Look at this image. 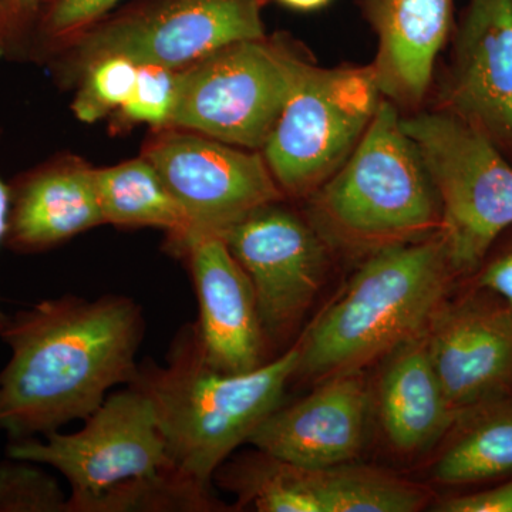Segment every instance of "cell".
I'll return each mask as SVG.
<instances>
[{"mask_svg":"<svg viewBox=\"0 0 512 512\" xmlns=\"http://www.w3.org/2000/svg\"><path fill=\"white\" fill-rule=\"evenodd\" d=\"M143 312L133 299L74 295L9 316L10 357L0 370V431L32 439L86 420L111 390L136 376Z\"/></svg>","mask_w":512,"mask_h":512,"instance_id":"1","label":"cell"},{"mask_svg":"<svg viewBox=\"0 0 512 512\" xmlns=\"http://www.w3.org/2000/svg\"><path fill=\"white\" fill-rule=\"evenodd\" d=\"M6 457L59 471L70 485L69 512L217 510L210 487L175 466L150 400L130 384L79 431L10 440Z\"/></svg>","mask_w":512,"mask_h":512,"instance_id":"2","label":"cell"},{"mask_svg":"<svg viewBox=\"0 0 512 512\" xmlns=\"http://www.w3.org/2000/svg\"><path fill=\"white\" fill-rule=\"evenodd\" d=\"M298 366L293 346L252 372H218L202 356L195 325H187L163 365L141 363L130 386L150 400L178 470L210 487L235 448L281 406Z\"/></svg>","mask_w":512,"mask_h":512,"instance_id":"3","label":"cell"},{"mask_svg":"<svg viewBox=\"0 0 512 512\" xmlns=\"http://www.w3.org/2000/svg\"><path fill=\"white\" fill-rule=\"evenodd\" d=\"M454 274L440 232L372 252L298 343V373L357 372L420 338Z\"/></svg>","mask_w":512,"mask_h":512,"instance_id":"4","label":"cell"},{"mask_svg":"<svg viewBox=\"0 0 512 512\" xmlns=\"http://www.w3.org/2000/svg\"><path fill=\"white\" fill-rule=\"evenodd\" d=\"M308 200L309 222L326 244L355 251L372 254L441 229L433 180L399 107L384 97L346 163Z\"/></svg>","mask_w":512,"mask_h":512,"instance_id":"5","label":"cell"},{"mask_svg":"<svg viewBox=\"0 0 512 512\" xmlns=\"http://www.w3.org/2000/svg\"><path fill=\"white\" fill-rule=\"evenodd\" d=\"M264 8L265 0H134L74 36L45 66L63 90L110 57L183 70L218 47L265 36Z\"/></svg>","mask_w":512,"mask_h":512,"instance_id":"6","label":"cell"},{"mask_svg":"<svg viewBox=\"0 0 512 512\" xmlns=\"http://www.w3.org/2000/svg\"><path fill=\"white\" fill-rule=\"evenodd\" d=\"M311 60L284 33L218 47L180 70L170 126L261 151Z\"/></svg>","mask_w":512,"mask_h":512,"instance_id":"7","label":"cell"},{"mask_svg":"<svg viewBox=\"0 0 512 512\" xmlns=\"http://www.w3.org/2000/svg\"><path fill=\"white\" fill-rule=\"evenodd\" d=\"M441 205L440 234L454 274L484 264L512 227V164L483 133L437 109L402 117Z\"/></svg>","mask_w":512,"mask_h":512,"instance_id":"8","label":"cell"},{"mask_svg":"<svg viewBox=\"0 0 512 512\" xmlns=\"http://www.w3.org/2000/svg\"><path fill=\"white\" fill-rule=\"evenodd\" d=\"M382 100L372 64H306L261 150L286 198L311 197L346 163Z\"/></svg>","mask_w":512,"mask_h":512,"instance_id":"9","label":"cell"},{"mask_svg":"<svg viewBox=\"0 0 512 512\" xmlns=\"http://www.w3.org/2000/svg\"><path fill=\"white\" fill-rule=\"evenodd\" d=\"M141 156L183 210L190 227L185 235L220 237L259 207L286 198L261 151L185 128H151Z\"/></svg>","mask_w":512,"mask_h":512,"instance_id":"10","label":"cell"},{"mask_svg":"<svg viewBox=\"0 0 512 512\" xmlns=\"http://www.w3.org/2000/svg\"><path fill=\"white\" fill-rule=\"evenodd\" d=\"M220 237L251 279L266 342H284L319 291L325 239L284 200L259 207Z\"/></svg>","mask_w":512,"mask_h":512,"instance_id":"11","label":"cell"},{"mask_svg":"<svg viewBox=\"0 0 512 512\" xmlns=\"http://www.w3.org/2000/svg\"><path fill=\"white\" fill-rule=\"evenodd\" d=\"M437 109L477 128L512 163V0H468Z\"/></svg>","mask_w":512,"mask_h":512,"instance_id":"12","label":"cell"},{"mask_svg":"<svg viewBox=\"0 0 512 512\" xmlns=\"http://www.w3.org/2000/svg\"><path fill=\"white\" fill-rule=\"evenodd\" d=\"M180 256L197 293L195 323L205 362L222 373H247L265 365L266 342L251 279L218 235L188 234L167 241Z\"/></svg>","mask_w":512,"mask_h":512,"instance_id":"13","label":"cell"},{"mask_svg":"<svg viewBox=\"0 0 512 512\" xmlns=\"http://www.w3.org/2000/svg\"><path fill=\"white\" fill-rule=\"evenodd\" d=\"M427 350L458 416L493 404L512 386V312L501 303L441 306L430 320Z\"/></svg>","mask_w":512,"mask_h":512,"instance_id":"14","label":"cell"},{"mask_svg":"<svg viewBox=\"0 0 512 512\" xmlns=\"http://www.w3.org/2000/svg\"><path fill=\"white\" fill-rule=\"evenodd\" d=\"M370 396L357 372L325 379L305 399L279 406L249 437L256 450L319 470L349 464L362 450Z\"/></svg>","mask_w":512,"mask_h":512,"instance_id":"15","label":"cell"},{"mask_svg":"<svg viewBox=\"0 0 512 512\" xmlns=\"http://www.w3.org/2000/svg\"><path fill=\"white\" fill-rule=\"evenodd\" d=\"M96 168L73 153L55 154L16 175L9 187L5 247L35 255L106 225L97 197Z\"/></svg>","mask_w":512,"mask_h":512,"instance_id":"16","label":"cell"},{"mask_svg":"<svg viewBox=\"0 0 512 512\" xmlns=\"http://www.w3.org/2000/svg\"><path fill=\"white\" fill-rule=\"evenodd\" d=\"M360 5L377 37L372 67L380 92L397 107L417 109L451 35L454 0H360Z\"/></svg>","mask_w":512,"mask_h":512,"instance_id":"17","label":"cell"},{"mask_svg":"<svg viewBox=\"0 0 512 512\" xmlns=\"http://www.w3.org/2000/svg\"><path fill=\"white\" fill-rule=\"evenodd\" d=\"M379 406L387 439L407 454L436 444L457 420L431 363L426 338L396 350L380 383Z\"/></svg>","mask_w":512,"mask_h":512,"instance_id":"18","label":"cell"},{"mask_svg":"<svg viewBox=\"0 0 512 512\" xmlns=\"http://www.w3.org/2000/svg\"><path fill=\"white\" fill-rule=\"evenodd\" d=\"M104 222L119 228H158L167 241L184 237L188 221L160 174L143 156L94 171Z\"/></svg>","mask_w":512,"mask_h":512,"instance_id":"19","label":"cell"},{"mask_svg":"<svg viewBox=\"0 0 512 512\" xmlns=\"http://www.w3.org/2000/svg\"><path fill=\"white\" fill-rule=\"evenodd\" d=\"M298 468L313 512H414L430 498L426 488L373 468Z\"/></svg>","mask_w":512,"mask_h":512,"instance_id":"20","label":"cell"},{"mask_svg":"<svg viewBox=\"0 0 512 512\" xmlns=\"http://www.w3.org/2000/svg\"><path fill=\"white\" fill-rule=\"evenodd\" d=\"M512 474V403L485 410L437 461L444 484H471Z\"/></svg>","mask_w":512,"mask_h":512,"instance_id":"21","label":"cell"},{"mask_svg":"<svg viewBox=\"0 0 512 512\" xmlns=\"http://www.w3.org/2000/svg\"><path fill=\"white\" fill-rule=\"evenodd\" d=\"M121 0H46L26 47L25 62L45 66L60 47L117 8Z\"/></svg>","mask_w":512,"mask_h":512,"instance_id":"22","label":"cell"},{"mask_svg":"<svg viewBox=\"0 0 512 512\" xmlns=\"http://www.w3.org/2000/svg\"><path fill=\"white\" fill-rule=\"evenodd\" d=\"M137 73V64L123 57L94 63L74 89V116L83 123L93 124L116 114L130 99Z\"/></svg>","mask_w":512,"mask_h":512,"instance_id":"23","label":"cell"},{"mask_svg":"<svg viewBox=\"0 0 512 512\" xmlns=\"http://www.w3.org/2000/svg\"><path fill=\"white\" fill-rule=\"evenodd\" d=\"M0 512H69V495L36 463L0 461Z\"/></svg>","mask_w":512,"mask_h":512,"instance_id":"24","label":"cell"},{"mask_svg":"<svg viewBox=\"0 0 512 512\" xmlns=\"http://www.w3.org/2000/svg\"><path fill=\"white\" fill-rule=\"evenodd\" d=\"M180 70L144 64L138 66L137 80L127 103L116 113L117 124H148L151 128L170 126L177 101Z\"/></svg>","mask_w":512,"mask_h":512,"instance_id":"25","label":"cell"},{"mask_svg":"<svg viewBox=\"0 0 512 512\" xmlns=\"http://www.w3.org/2000/svg\"><path fill=\"white\" fill-rule=\"evenodd\" d=\"M46 0H2L6 26V60L23 62L30 35Z\"/></svg>","mask_w":512,"mask_h":512,"instance_id":"26","label":"cell"},{"mask_svg":"<svg viewBox=\"0 0 512 512\" xmlns=\"http://www.w3.org/2000/svg\"><path fill=\"white\" fill-rule=\"evenodd\" d=\"M440 512H512V480L481 493L448 498L434 508Z\"/></svg>","mask_w":512,"mask_h":512,"instance_id":"27","label":"cell"},{"mask_svg":"<svg viewBox=\"0 0 512 512\" xmlns=\"http://www.w3.org/2000/svg\"><path fill=\"white\" fill-rule=\"evenodd\" d=\"M477 284L498 296L512 312V244L484 266L478 275Z\"/></svg>","mask_w":512,"mask_h":512,"instance_id":"28","label":"cell"},{"mask_svg":"<svg viewBox=\"0 0 512 512\" xmlns=\"http://www.w3.org/2000/svg\"><path fill=\"white\" fill-rule=\"evenodd\" d=\"M0 136H2V127H0ZM9 215V187L8 183L0 178V247L5 244L6 229H8ZM9 316L0 306V338H2L3 330L8 325Z\"/></svg>","mask_w":512,"mask_h":512,"instance_id":"29","label":"cell"},{"mask_svg":"<svg viewBox=\"0 0 512 512\" xmlns=\"http://www.w3.org/2000/svg\"><path fill=\"white\" fill-rule=\"evenodd\" d=\"M279 5L299 12H312L328 5L330 0H275Z\"/></svg>","mask_w":512,"mask_h":512,"instance_id":"30","label":"cell"},{"mask_svg":"<svg viewBox=\"0 0 512 512\" xmlns=\"http://www.w3.org/2000/svg\"><path fill=\"white\" fill-rule=\"evenodd\" d=\"M6 57V26L5 15H3L2 0H0V60Z\"/></svg>","mask_w":512,"mask_h":512,"instance_id":"31","label":"cell"}]
</instances>
